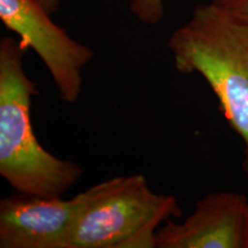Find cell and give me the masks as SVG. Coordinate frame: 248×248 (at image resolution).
I'll return each mask as SVG.
<instances>
[{
  "label": "cell",
  "mask_w": 248,
  "mask_h": 248,
  "mask_svg": "<svg viewBox=\"0 0 248 248\" xmlns=\"http://www.w3.org/2000/svg\"><path fill=\"white\" fill-rule=\"evenodd\" d=\"M38 0H0V20L20 37L24 48L36 52L53 80L58 97L67 104L78 100L83 70L95 52L53 22Z\"/></svg>",
  "instance_id": "cell-4"
},
{
  "label": "cell",
  "mask_w": 248,
  "mask_h": 248,
  "mask_svg": "<svg viewBox=\"0 0 248 248\" xmlns=\"http://www.w3.org/2000/svg\"><path fill=\"white\" fill-rule=\"evenodd\" d=\"M129 9L139 22L154 26L164 15V0H131Z\"/></svg>",
  "instance_id": "cell-7"
},
{
  "label": "cell",
  "mask_w": 248,
  "mask_h": 248,
  "mask_svg": "<svg viewBox=\"0 0 248 248\" xmlns=\"http://www.w3.org/2000/svg\"><path fill=\"white\" fill-rule=\"evenodd\" d=\"M168 47L179 73L208 83L248 154V24L209 2L173 31Z\"/></svg>",
  "instance_id": "cell-2"
},
{
  "label": "cell",
  "mask_w": 248,
  "mask_h": 248,
  "mask_svg": "<svg viewBox=\"0 0 248 248\" xmlns=\"http://www.w3.org/2000/svg\"><path fill=\"white\" fill-rule=\"evenodd\" d=\"M210 2L235 20L248 24V0H212Z\"/></svg>",
  "instance_id": "cell-8"
},
{
  "label": "cell",
  "mask_w": 248,
  "mask_h": 248,
  "mask_svg": "<svg viewBox=\"0 0 248 248\" xmlns=\"http://www.w3.org/2000/svg\"><path fill=\"white\" fill-rule=\"evenodd\" d=\"M76 198L71 248H155L157 229L182 215L176 198L155 193L142 175L107 179Z\"/></svg>",
  "instance_id": "cell-3"
},
{
  "label": "cell",
  "mask_w": 248,
  "mask_h": 248,
  "mask_svg": "<svg viewBox=\"0 0 248 248\" xmlns=\"http://www.w3.org/2000/svg\"><path fill=\"white\" fill-rule=\"evenodd\" d=\"M157 248H248V198L216 191L197 201L183 222L166 221L155 234Z\"/></svg>",
  "instance_id": "cell-5"
},
{
  "label": "cell",
  "mask_w": 248,
  "mask_h": 248,
  "mask_svg": "<svg viewBox=\"0 0 248 248\" xmlns=\"http://www.w3.org/2000/svg\"><path fill=\"white\" fill-rule=\"evenodd\" d=\"M245 169L248 172V154H246V160H245Z\"/></svg>",
  "instance_id": "cell-10"
},
{
  "label": "cell",
  "mask_w": 248,
  "mask_h": 248,
  "mask_svg": "<svg viewBox=\"0 0 248 248\" xmlns=\"http://www.w3.org/2000/svg\"><path fill=\"white\" fill-rule=\"evenodd\" d=\"M26 51L20 40L0 39V175L17 192L62 197L83 168L59 159L36 137L30 109L37 85L24 68Z\"/></svg>",
  "instance_id": "cell-1"
},
{
  "label": "cell",
  "mask_w": 248,
  "mask_h": 248,
  "mask_svg": "<svg viewBox=\"0 0 248 248\" xmlns=\"http://www.w3.org/2000/svg\"><path fill=\"white\" fill-rule=\"evenodd\" d=\"M49 14H54L60 7L62 0H38Z\"/></svg>",
  "instance_id": "cell-9"
},
{
  "label": "cell",
  "mask_w": 248,
  "mask_h": 248,
  "mask_svg": "<svg viewBox=\"0 0 248 248\" xmlns=\"http://www.w3.org/2000/svg\"><path fill=\"white\" fill-rule=\"evenodd\" d=\"M76 209V195L64 200L15 191L0 200V247L71 248Z\"/></svg>",
  "instance_id": "cell-6"
}]
</instances>
